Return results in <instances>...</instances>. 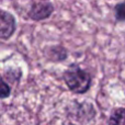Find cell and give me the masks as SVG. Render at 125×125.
Masks as SVG:
<instances>
[{
    "mask_svg": "<svg viewBox=\"0 0 125 125\" xmlns=\"http://www.w3.org/2000/svg\"><path fill=\"white\" fill-rule=\"evenodd\" d=\"M62 79L67 89L73 94H84L90 90L93 77L90 71L80 67L79 64H70L62 73Z\"/></svg>",
    "mask_w": 125,
    "mask_h": 125,
    "instance_id": "6da1fadb",
    "label": "cell"
},
{
    "mask_svg": "<svg viewBox=\"0 0 125 125\" xmlns=\"http://www.w3.org/2000/svg\"><path fill=\"white\" fill-rule=\"evenodd\" d=\"M67 116L78 124H88L92 122L97 116V110L90 101H73L65 109Z\"/></svg>",
    "mask_w": 125,
    "mask_h": 125,
    "instance_id": "7a4b0ae2",
    "label": "cell"
},
{
    "mask_svg": "<svg viewBox=\"0 0 125 125\" xmlns=\"http://www.w3.org/2000/svg\"><path fill=\"white\" fill-rule=\"evenodd\" d=\"M55 11V6L51 1H32L26 12L28 19L34 22H41L52 17Z\"/></svg>",
    "mask_w": 125,
    "mask_h": 125,
    "instance_id": "3957f363",
    "label": "cell"
},
{
    "mask_svg": "<svg viewBox=\"0 0 125 125\" xmlns=\"http://www.w3.org/2000/svg\"><path fill=\"white\" fill-rule=\"evenodd\" d=\"M17 19L6 9L0 10V39L1 41H9L17 32Z\"/></svg>",
    "mask_w": 125,
    "mask_h": 125,
    "instance_id": "277c9868",
    "label": "cell"
},
{
    "mask_svg": "<svg viewBox=\"0 0 125 125\" xmlns=\"http://www.w3.org/2000/svg\"><path fill=\"white\" fill-rule=\"evenodd\" d=\"M43 56L47 62H66L69 57V52L65 45L62 43L58 44H50L43 48Z\"/></svg>",
    "mask_w": 125,
    "mask_h": 125,
    "instance_id": "5b68a950",
    "label": "cell"
},
{
    "mask_svg": "<svg viewBox=\"0 0 125 125\" xmlns=\"http://www.w3.org/2000/svg\"><path fill=\"white\" fill-rule=\"evenodd\" d=\"M22 77H23V70H22L21 67H18V66L6 67L1 73V79L7 81L10 86L11 84L19 86Z\"/></svg>",
    "mask_w": 125,
    "mask_h": 125,
    "instance_id": "8992f818",
    "label": "cell"
},
{
    "mask_svg": "<svg viewBox=\"0 0 125 125\" xmlns=\"http://www.w3.org/2000/svg\"><path fill=\"white\" fill-rule=\"evenodd\" d=\"M108 125H125V108L113 109L108 117Z\"/></svg>",
    "mask_w": 125,
    "mask_h": 125,
    "instance_id": "52a82bcc",
    "label": "cell"
},
{
    "mask_svg": "<svg viewBox=\"0 0 125 125\" xmlns=\"http://www.w3.org/2000/svg\"><path fill=\"white\" fill-rule=\"evenodd\" d=\"M113 14L116 23H124L125 22V1L117 2L113 7Z\"/></svg>",
    "mask_w": 125,
    "mask_h": 125,
    "instance_id": "ba28073f",
    "label": "cell"
},
{
    "mask_svg": "<svg viewBox=\"0 0 125 125\" xmlns=\"http://www.w3.org/2000/svg\"><path fill=\"white\" fill-rule=\"evenodd\" d=\"M12 93V88L7 81H4L3 79H1V90H0V98L2 100H6L8 98L11 97Z\"/></svg>",
    "mask_w": 125,
    "mask_h": 125,
    "instance_id": "9c48e42d",
    "label": "cell"
}]
</instances>
